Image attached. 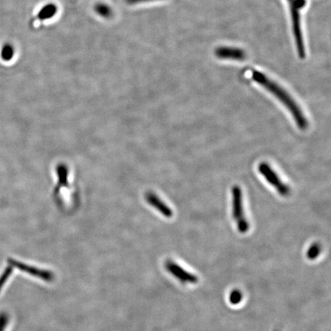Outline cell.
<instances>
[{
    "label": "cell",
    "instance_id": "cell-1",
    "mask_svg": "<svg viewBox=\"0 0 331 331\" xmlns=\"http://www.w3.org/2000/svg\"><path fill=\"white\" fill-rule=\"evenodd\" d=\"M252 79L260 85L265 87L274 96L276 97L281 103L289 110L293 118L295 120L298 128L302 131L308 127V120L305 117L302 108L299 107L295 100L290 95L288 91H285L281 86L279 85L272 79L267 77L266 75L258 71H253Z\"/></svg>",
    "mask_w": 331,
    "mask_h": 331
},
{
    "label": "cell",
    "instance_id": "cell-2",
    "mask_svg": "<svg viewBox=\"0 0 331 331\" xmlns=\"http://www.w3.org/2000/svg\"><path fill=\"white\" fill-rule=\"evenodd\" d=\"M291 9L293 31L295 35L297 49L301 58L305 57V48L301 26V10L306 5V0H288Z\"/></svg>",
    "mask_w": 331,
    "mask_h": 331
},
{
    "label": "cell",
    "instance_id": "cell-3",
    "mask_svg": "<svg viewBox=\"0 0 331 331\" xmlns=\"http://www.w3.org/2000/svg\"><path fill=\"white\" fill-rule=\"evenodd\" d=\"M243 195L239 186L232 188V217L240 233H246L249 229V223L246 219L243 208Z\"/></svg>",
    "mask_w": 331,
    "mask_h": 331
},
{
    "label": "cell",
    "instance_id": "cell-4",
    "mask_svg": "<svg viewBox=\"0 0 331 331\" xmlns=\"http://www.w3.org/2000/svg\"><path fill=\"white\" fill-rule=\"evenodd\" d=\"M259 173L265 177L267 182L277 190V192L283 196H287L291 193V189L288 185L280 179L278 175L276 173L269 164L265 162L261 163L258 165Z\"/></svg>",
    "mask_w": 331,
    "mask_h": 331
},
{
    "label": "cell",
    "instance_id": "cell-5",
    "mask_svg": "<svg viewBox=\"0 0 331 331\" xmlns=\"http://www.w3.org/2000/svg\"><path fill=\"white\" fill-rule=\"evenodd\" d=\"M166 268L171 275H173L176 278L179 279L181 282L195 284L198 281L196 276L187 272L185 269H183L182 267L173 261H167L166 263Z\"/></svg>",
    "mask_w": 331,
    "mask_h": 331
},
{
    "label": "cell",
    "instance_id": "cell-6",
    "mask_svg": "<svg viewBox=\"0 0 331 331\" xmlns=\"http://www.w3.org/2000/svg\"><path fill=\"white\" fill-rule=\"evenodd\" d=\"M216 55L218 58L221 59L242 61L246 58L244 51L238 48L220 47L216 49Z\"/></svg>",
    "mask_w": 331,
    "mask_h": 331
},
{
    "label": "cell",
    "instance_id": "cell-7",
    "mask_svg": "<svg viewBox=\"0 0 331 331\" xmlns=\"http://www.w3.org/2000/svg\"><path fill=\"white\" fill-rule=\"evenodd\" d=\"M9 262L11 266L16 267V268L20 269V270L23 271V272L31 274L32 276H36V277H41V278L44 279V280L49 281V280H50L51 277H52L51 274L49 273V272H42V271L39 270V269H35V268L28 266V265H25V264L21 263V262L15 261V260L9 259Z\"/></svg>",
    "mask_w": 331,
    "mask_h": 331
},
{
    "label": "cell",
    "instance_id": "cell-8",
    "mask_svg": "<svg viewBox=\"0 0 331 331\" xmlns=\"http://www.w3.org/2000/svg\"><path fill=\"white\" fill-rule=\"evenodd\" d=\"M149 202L166 218H170L173 216V210L167 205L165 204L157 195L151 194L149 196Z\"/></svg>",
    "mask_w": 331,
    "mask_h": 331
},
{
    "label": "cell",
    "instance_id": "cell-9",
    "mask_svg": "<svg viewBox=\"0 0 331 331\" xmlns=\"http://www.w3.org/2000/svg\"><path fill=\"white\" fill-rule=\"evenodd\" d=\"M57 11H58L57 5L53 3L47 4L39 11V14L37 16V19L40 21L50 20L57 13Z\"/></svg>",
    "mask_w": 331,
    "mask_h": 331
},
{
    "label": "cell",
    "instance_id": "cell-10",
    "mask_svg": "<svg viewBox=\"0 0 331 331\" xmlns=\"http://www.w3.org/2000/svg\"><path fill=\"white\" fill-rule=\"evenodd\" d=\"M94 10L99 16L107 18V19H109L113 16V10H112L111 7L108 4L103 3V2L97 3L94 6Z\"/></svg>",
    "mask_w": 331,
    "mask_h": 331
},
{
    "label": "cell",
    "instance_id": "cell-11",
    "mask_svg": "<svg viewBox=\"0 0 331 331\" xmlns=\"http://www.w3.org/2000/svg\"><path fill=\"white\" fill-rule=\"evenodd\" d=\"M321 247L318 243H314L307 250V256L308 259L314 260L318 257L321 253Z\"/></svg>",
    "mask_w": 331,
    "mask_h": 331
},
{
    "label": "cell",
    "instance_id": "cell-12",
    "mask_svg": "<svg viewBox=\"0 0 331 331\" xmlns=\"http://www.w3.org/2000/svg\"><path fill=\"white\" fill-rule=\"evenodd\" d=\"M243 299V294L239 290H234L229 296V302L232 304H238Z\"/></svg>",
    "mask_w": 331,
    "mask_h": 331
},
{
    "label": "cell",
    "instance_id": "cell-13",
    "mask_svg": "<svg viewBox=\"0 0 331 331\" xmlns=\"http://www.w3.org/2000/svg\"><path fill=\"white\" fill-rule=\"evenodd\" d=\"M12 272V266L10 265V266L7 267V268L5 269L3 273L2 274V276H0V291H1L4 284H5L6 281H7L8 278H9Z\"/></svg>",
    "mask_w": 331,
    "mask_h": 331
},
{
    "label": "cell",
    "instance_id": "cell-14",
    "mask_svg": "<svg viewBox=\"0 0 331 331\" xmlns=\"http://www.w3.org/2000/svg\"><path fill=\"white\" fill-rule=\"evenodd\" d=\"M8 321H9V317L7 314L5 313L0 314V331H4L5 327L7 325Z\"/></svg>",
    "mask_w": 331,
    "mask_h": 331
},
{
    "label": "cell",
    "instance_id": "cell-15",
    "mask_svg": "<svg viewBox=\"0 0 331 331\" xmlns=\"http://www.w3.org/2000/svg\"><path fill=\"white\" fill-rule=\"evenodd\" d=\"M3 56L5 59H10L13 56V49L11 46H6L3 50Z\"/></svg>",
    "mask_w": 331,
    "mask_h": 331
},
{
    "label": "cell",
    "instance_id": "cell-16",
    "mask_svg": "<svg viewBox=\"0 0 331 331\" xmlns=\"http://www.w3.org/2000/svg\"><path fill=\"white\" fill-rule=\"evenodd\" d=\"M125 1L127 3L130 4V5H134V4L153 2V1H157V0H125Z\"/></svg>",
    "mask_w": 331,
    "mask_h": 331
}]
</instances>
